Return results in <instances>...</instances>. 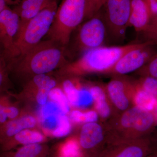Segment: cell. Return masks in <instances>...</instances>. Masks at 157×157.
Instances as JSON below:
<instances>
[{
	"mask_svg": "<svg viewBox=\"0 0 157 157\" xmlns=\"http://www.w3.org/2000/svg\"><path fill=\"white\" fill-rule=\"evenodd\" d=\"M147 42L120 46H102L90 49L75 61L62 67L63 73L83 74L105 73L112 69L119 59L130 51L146 45Z\"/></svg>",
	"mask_w": 157,
	"mask_h": 157,
	"instance_id": "6da1fadb",
	"label": "cell"
},
{
	"mask_svg": "<svg viewBox=\"0 0 157 157\" xmlns=\"http://www.w3.org/2000/svg\"><path fill=\"white\" fill-rule=\"evenodd\" d=\"M67 54L66 46L47 39L13 60H17L18 71L36 76L46 74L58 67L67 64Z\"/></svg>",
	"mask_w": 157,
	"mask_h": 157,
	"instance_id": "7a4b0ae2",
	"label": "cell"
},
{
	"mask_svg": "<svg viewBox=\"0 0 157 157\" xmlns=\"http://www.w3.org/2000/svg\"><path fill=\"white\" fill-rule=\"evenodd\" d=\"M86 0H62L58 7L48 39L67 46L72 33L85 20Z\"/></svg>",
	"mask_w": 157,
	"mask_h": 157,
	"instance_id": "3957f363",
	"label": "cell"
},
{
	"mask_svg": "<svg viewBox=\"0 0 157 157\" xmlns=\"http://www.w3.org/2000/svg\"><path fill=\"white\" fill-rule=\"evenodd\" d=\"M58 7V1L52 3L30 20L22 29L17 33L14 41L12 60L22 56L47 36L53 22Z\"/></svg>",
	"mask_w": 157,
	"mask_h": 157,
	"instance_id": "277c9868",
	"label": "cell"
},
{
	"mask_svg": "<svg viewBox=\"0 0 157 157\" xmlns=\"http://www.w3.org/2000/svg\"><path fill=\"white\" fill-rule=\"evenodd\" d=\"M154 112L147 111L137 106L124 111L117 120V129L123 134L117 142L138 139L152 129L157 122Z\"/></svg>",
	"mask_w": 157,
	"mask_h": 157,
	"instance_id": "5b68a950",
	"label": "cell"
},
{
	"mask_svg": "<svg viewBox=\"0 0 157 157\" xmlns=\"http://www.w3.org/2000/svg\"><path fill=\"white\" fill-rule=\"evenodd\" d=\"M108 38L106 23L101 10L91 18L79 25L73 47L74 54H81L104 46Z\"/></svg>",
	"mask_w": 157,
	"mask_h": 157,
	"instance_id": "8992f818",
	"label": "cell"
},
{
	"mask_svg": "<svg viewBox=\"0 0 157 157\" xmlns=\"http://www.w3.org/2000/svg\"><path fill=\"white\" fill-rule=\"evenodd\" d=\"M132 0H106L101 9L107 26L108 38L121 42L125 38Z\"/></svg>",
	"mask_w": 157,
	"mask_h": 157,
	"instance_id": "52a82bcc",
	"label": "cell"
},
{
	"mask_svg": "<svg viewBox=\"0 0 157 157\" xmlns=\"http://www.w3.org/2000/svg\"><path fill=\"white\" fill-rule=\"evenodd\" d=\"M140 48L129 51L119 59L112 69L106 73L123 76L137 71L146 64L152 57L157 53L155 45L149 42Z\"/></svg>",
	"mask_w": 157,
	"mask_h": 157,
	"instance_id": "ba28073f",
	"label": "cell"
},
{
	"mask_svg": "<svg viewBox=\"0 0 157 157\" xmlns=\"http://www.w3.org/2000/svg\"><path fill=\"white\" fill-rule=\"evenodd\" d=\"M20 25L19 14L9 6L0 12V41L6 59L14 57V43Z\"/></svg>",
	"mask_w": 157,
	"mask_h": 157,
	"instance_id": "9c48e42d",
	"label": "cell"
},
{
	"mask_svg": "<svg viewBox=\"0 0 157 157\" xmlns=\"http://www.w3.org/2000/svg\"><path fill=\"white\" fill-rule=\"evenodd\" d=\"M151 149L148 139L138 138L110 143L97 157H147Z\"/></svg>",
	"mask_w": 157,
	"mask_h": 157,
	"instance_id": "30bf717a",
	"label": "cell"
},
{
	"mask_svg": "<svg viewBox=\"0 0 157 157\" xmlns=\"http://www.w3.org/2000/svg\"><path fill=\"white\" fill-rule=\"evenodd\" d=\"M136 83H132L122 76H115L108 82L106 90L111 102L120 111H125L129 109L128 98L133 97L136 90Z\"/></svg>",
	"mask_w": 157,
	"mask_h": 157,
	"instance_id": "8fae6325",
	"label": "cell"
},
{
	"mask_svg": "<svg viewBox=\"0 0 157 157\" xmlns=\"http://www.w3.org/2000/svg\"><path fill=\"white\" fill-rule=\"evenodd\" d=\"M104 136L103 128L97 123H87L83 126L79 137L80 151H92L99 147L104 142Z\"/></svg>",
	"mask_w": 157,
	"mask_h": 157,
	"instance_id": "7c38bea8",
	"label": "cell"
},
{
	"mask_svg": "<svg viewBox=\"0 0 157 157\" xmlns=\"http://www.w3.org/2000/svg\"><path fill=\"white\" fill-rule=\"evenodd\" d=\"M58 1V0H21L17 5H15L13 9L18 13L20 17L18 33L22 29L30 20L52 3Z\"/></svg>",
	"mask_w": 157,
	"mask_h": 157,
	"instance_id": "4fadbf2b",
	"label": "cell"
},
{
	"mask_svg": "<svg viewBox=\"0 0 157 157\" xmlns=\"http://www.w3.org/2000/svg\"><path fill=\"white\" fill-rule=\"evenodd\" d=\"M152 17L144 0H132L129 26L133 27L137 33H142L147 27Z\"/></svg>",
	"mask_w": 157,
	"mask_h": 157,
	"instance_id": "5bb4252c",
	"label": "cell"
},
{
	"mask_svg": "<svg viewBox=\"0 0 157 157\" xmlns=\"http://www.w3.org/2000/svg\"><path fill=\"white\" fill-rule=\"evenodd\" d=\"M32 82L38 90L36 95L37 102L40 105H45L51 90L56 85V82L46 74L36 75Z\"/></svg>",
	"mask_w": 157,
	"mask_h": 157,
	"instance_id": "9a60e30c",
	"label": "cell"
},
{
	"mask_svg": "<svg viewBox=\"0 0 157 157\" xmlns=\"http://www.w3.org/2000/svg\"><path fill=\"white\" fill-rule=\"evenodd\" d=\"M90 91L92 95L98 114L103 118L109 117L111 114V108L107 102L104 88L99 86H94L91 87Z\"/></svg>",
	"mask_w": 157,
	"mask_h": 157,
	"instance_id": "2e32d148",
	"label": "cell"
},
{
	"mask_svg": "<svg viewBox=\"0 0 157 157\" xmlns=\"http://www.w3.org/2000/svg\"><path fill=\"white\" fill-rule=\"evenodd\" d=\"M136 90L133 95L135 106L153 112L157 107V98L144 90L136 83Z\"/></svg>",
	"mask_w": 157,
	"mask_h": 157,
	"instance_id": "e0dca14e",
	"label": "cell"
},
{
	"mask_svg": "<svg viewBox=\"0 0 157 157\" xmlns=\"http://www.w3.org/2000/svg\"><path fill=\"white\" fill-rule=\"evenodd\" d=\"M46 152V149L39 144L24 145L13 153L4 157H41Z\"/></svg>",
	"mask_w": 157,
	"mask_h": 157,
	"instance_id": "ac0fdd59",
	"label": "cell"
},
{
	"mask_svg": "<svg viewBox=\"0 0 157 157\" xmlns=\"http://www.w3.org/2000/svg\"><path fill=\"white\" fill-rule=\"evenodd\" d=\"M36 124L35 118L30 116L12 121L7 125V135L10 137L14 136L23 131V129L33 128Z\"/></svg>",
	"mask_w": 157,
	"mask_h": 157,
	"instance_id": "d6986e66",
	"label": "cell"
},
{
	"mask_svg": "<svg viewBox=\"0 0 157 157\" xmlns=\"http://www.w3.org/2000/svg\"><path fill=\"white\" fill-rule=\"evenodd\" d=\"M14 136L16 143L24 145L39 144L44 140L42 134L29 130H23Z\"/></svg>",
	"mask_w": 157,
	"mask_h": 157,
	"instance_id": "ffe728a7",
	"label": "cell"
},
{
	"mask_svg": "<svg viewBox=\"0 0 157 157\" xmlns=\"http://www.w3.org/2000/svg\"><path fill=\"white\" fill-rule=\"evenodd\" d=\"M145 41L157 46V15L152 17L147 27L142 32Z\"/></svg>",
	"mask_w": 157,
	"mask_h": 157,
	"instance_id": "44dd1931",
	"label": "cell"
},
{
	"mask_svg": "<svg viewBox=\"0 0 157 157\" xmlns=\"http://www.w3.org/2000/svg\"><path fill=\"white\" fill-rule=\"evenodd\" d=\"M48 96L51 99L58 104L64 114L69 112L70 108L68 100L61 90L58 88H53L51 90Z\"/></svg>",
	"mask_w": 157,
	"mask_h": 157,
	"instance_id": "7402d4cb",
	"label": "cell"
},
{
	"mask_svg": "<svg viewBox=\"0 0 157 157\" xmlns=\"http://www.w3.org/2000/svg\"><path fill=\"white\" fill-rule=\"evenodd\" d=\"M136 73L142 76H150L157 78V53Z\"/></svg>",
	"mask_w": 157,
	"mask_h": 157,
	"instance_id": "603a6c76",
	"label": "cell"
},
{
	"mask_svg": "<svg viewBox=\"0 0 157 157\" xmlns=\"http://www.w3.org/2000/svg\"><path fill=\"white\" fill-rule=\"evenodd\" d=\"M61 154L67 157H78L82 154L78 142L75 140L67 141L62 147Z\"/></svg>",
	"mask_w": 157,
	"mask_h": 157,
	"instance_id": "cb8c5ba5",
	"label": "cell"
},
{
	"mask_svg": "<svg viewBox=\"0 0 157 157\" xmlns=\"http://www.w3.org/2000/svg\"><path fill=\"white\" fill-rule=\"evenodd\" d=\"M137 84L144 90L157 98V78L150 76H142Z\"/></svg>",
	"mask_w": 157,
	"mask_h": 157,
	"instance_id": "d4e9b609",
	"label": "cell"
},
{
	"mask_svg": "<svg viewBox=\"0 0 157 157\" xmlns=\"http://www.w3.org/2000/svg\"><path fill=\"white\" fill-rule=\"evenodd\" d=\"M106 0H86L85 20L90 19L102 9Z\"/></svg>",
	"mask_w": 157,
	"mask_h": 157,
	"instance_id": "484cf974",
	"label": "cell"
},
{
	"mask_svg": "<svg viewBox=\"0 0 157 157\" xmlns=\"http://www.w3.org/2000/svg\"><path fill=\"white\" fill-rule=\"evenodd\" d=\"M71 129V125L69 120L64 114L60 116L58 126L52 134L55 137H63L69 134Z\"/></svg>",
	"mask_w": 157,
	"mask_h": 157,
	"instance_id": "4316f807",
	"label": "cell"
},
{
	"mask_svg": "<svg viewBox=\"0 0 157 157\" xmlns=\"http://www.w3.org/2000/svg\"><path fill=\"white\" fill-rule=\"evenodd\" d=\"M63 86L70 103L74 106H78L79 90H77L70 80L65 81Z\"/></svg>",
	"mask_w": 157,
	"mask_h": 157,
	"instance_id": "83f0119b",
	"label": "cell"
},
{
	"mask_svg": "<svg viewBox=\"0 0 157 157\" xmlns=\"http://www.w3.org/2000/svg\"><path fill=\"white\" fill-rule=\"evenodd\" d=\"M41 113L43 118L49 116H60L65 114L62 111L58 104L54 102H48L43 105L41 110Z\"/></svg>",
	"mask_w": 157,
	"mask_h": 157,
	"instance_id": "f1b7e54d",
	"label": "cell"
},
{
	"mask_svg": "<svg viewBox=\"0 0 157 157\" xmlns=\"http://www.w3.org/2000/svg\"><path fill=\"white\" fill-rule=\"evenodd\" d=\"M59 117V116L52 115L43 118L42 122L43 130L47 133H53L58 126Z\"/></svg>",
	"mask_w": 157,
	"mask_h": 157,
	"instance_id": "f546056e",
	"label": "cell"
},
{
	"mask_svg": "<svg viewBox=\"0 0 157 157\" xmlns=\"http://www.w3.org/2000/svg\"><path fill=\"white\" fill-rule=\"evenodd\" d=\"M93 101V96L90 90L85 89L79 90L78 107H87L92 103Z\"/></svg>",
	"mask_w": 157,
	"mask_h": 157,
	"instance_id": "4dcf8cb0",
	"label": "cell"
},
{
	"mask_svg": "<svg viewBox=\"0 0 157 157\" xmlns=\"http://www.w3.org/2000/svg\"><path fill=\"white\" fill-rule=\"evenodd\" d=\"M71 118L75 122H85V113H82L78 110H74L71 113Z\"/></svg>",
	"mask_w": 157,
	"mask_h": 157,
	"instance_id": "1f68e13d",
	"label": "cell"
},
{
	"mask_svg": "<svg viewBox=\"0 0 157 157\" xmlns=\"http://www.w3.org/2000/svg\"><path fill=\"white\" fill-rule=\"evenodd\" d=\"M98 119V113L95 111H89L85 113V122H95Z\"/></svg>",
	"mask_w": 157,
	"mask_h": 157,
	"instance_id": "d6a6232c",
	"label": "cell"
},
{
	"mask_svg": "<svg viewBox=\"0 0 157 157\" xmlns=\"http://www.w3.org/2000/svg\"><path fill=\"white\" fill-rule=\"evenodd\" d=\"M149 7L152 17L157 15V0H144Z\"/></svg>",
	"mask_w": 157,
	"mask_h": 157,
	"instance_id": "836d02e7",
	"label": "cell"
},
{
	"mask_svg": "<svg viewBox=\"0 0 157 157\" xmlns=\"http://www.w3.org/2000/svg\"><path fill=\"white\" fill-rule=\"evenodd\" d=\"M4 109L7 114V117L10 118H14L18 115V110L15 107H4Z\"/></svg>",
	"mask_w": 157,
	"mask_h": 157,
	"instance_id": "e575fe53",
	"label": "cell"
},
{
	"mask_svg": "<svg viewBox=\"0 0 157 157\" xmlns=\"http://www.w3.org/2000/svg\"><path fill=\"white\" fill-rule=\"evenodd\" d=\"M8 117L4 109V107L1 106L0 109V121L1 123H4Z\"/></svg>",
	"mask_w": 157,
	"mask_h": 157,
	"instance_id": "d590c367",
	"label": "cell"
},
{
	"mask_svg": "<svg viewBox=\"0 0 157 157\" xmlns=\"http://www.w3.org/2000/svg\"><path fill=\"white\" fill-rule=\"evenodd\" d=\"M6 0H0V12L7 9L9 7Z\"/></svg>",
	"mask_w": 157,
	"mask_h": 157,
	"instance_id": "8d00e7d4",
	"label": "cell"
},
{
	"mask_svg": "<svg viewBox=\"0 0 157 157\" xmlns=\"http://www.w3.org/2000/svg\"><path fill=\"white\" fill-rule=\"evenodd\" d=\"M8 5H16L21 0H6Z\"/></svg>",
	"mask_w": 157,
	"mask_h": 157,
	"instance_id": "74e56055",
	"label": "cell"
},
{
	"mask_svg": "<svg viewBox=\"0 0 157 157\" xmlns=\"http://www.w3.org/2000/svg\"><path fill=\"white\" fill-rule=\"evenodd\" d=\"M147 157H157L154 154H153L152 155H149V156H147Z\"/></svg>",
	"mask_w": 157,
	"mask_h": 157,
	"instance_id": "f35d334b",
	"label": "cell"
},
{
	"mask_svg": "<svg viewBox=\"0 0 157 157\" xmlns=\"http://www.w3.org/2000/svg\"><path fill=\"white\" fill-rule=\"evenodd\" d=\"M57 157H67L61 154V155Z\"/></svg>",
	"mask_w": 157,
	"mask_h": 157,
	"instance_id": "ab89813d",
	"label": "cell"
},
{
	"mask_svg": "<svg viewBox=\"0 0 157 157\" xmlns=\"http://www.w3.org/2000/svg\"><path fill=\"white\" fill-rule=\"evenodd\" d=\"M154 154L157 157V150Z\"/></svg>",
	"mask_w": 157,
	"mask_h": 157,
	"instance_id": "60d3db41",
	"label": "cell"
}]
</instances>
